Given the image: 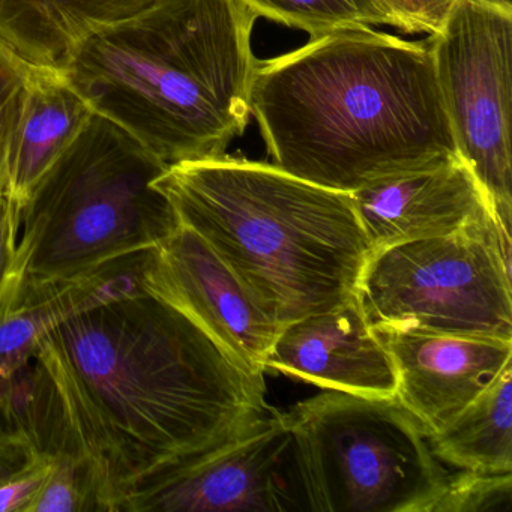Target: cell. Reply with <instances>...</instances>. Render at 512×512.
Here are the masks:
<instances>
[{
	"label": "cell",
	"instance_id": "cell-1",
	"mask_svg": "<svg viewBox=\"0 0 512 512\" xmlns=\"http://www.w3.org/2000/svg\"><path fill=\"white\" fill-rule=\"evenodd\" d=\"M34 358L52 409V455L88 464L106 512L269 410L265 374L143 289L71 317Z\"/></svg>",
	"mask_w": 512,
	"mask_h": 512
},
{
	"label": "cell",
	"instance_id": "cell-2",
	"mask_svg": "<svg viewBox=\"0 0 512 512\" xmlns=\"http://www.w3.org/2000/svg\"><path fill=\"white\" fill-rule=\"evenodd\" d=\"M251 115L275 166L355 193L457 157L430 40L338 29L257 65Z\"/></svg>",
	"mask_w": 512,
	"mask_h": 512
},
{
	"label": "cell",
	"instance_id": "cell-3",
	"mask_svg": "<svg viewBox=\"0 0 512 512\" xmlns=\"http://www.w3.org/2000/svg\"><path fill=\"white\" fill-rule=\"evenodd\" d=\"M256 20L241 0H163L80 41L61 71L166 166L223 157L251 115Z\"/></svg>",
	"mask_w": 512,
	"mask_h": 512
},
{
	"label": "cell",
	"instance_id": "cell-4",
	"mask_svg": "<svg viewBox=\"0 0 512 512\" xmlns=\"http://www.w3.org/2000/svg\"><path fill=\"white\" fill-rule=\"evenodd\" d=\"M280 329L356 301L371 247L352 194L275 164H173L152 182Z\"/></svg>",
	"mask_w": 512,
	"mask_h": 512
},
{
	"label": "cell",
	"instance_id": "cell-5",
	"mask_svg": "<svg viewBox=\"0 0 512 512\" xmlns=\"http://www.w3.org/2000/svg\"><path fill=\"white\" fill-rule=\"evenodd\" d=\"M167 167L94 113L20 208L5 314L173 235L178 215L152 185Z\"/></svg>",
	"mask_w": 512,
	"mask_h": 512
},
{
	"label": "cell",
	"instance_id": "cell-6",
	"mask_svg": "<svg viewBox=\"0 0 512 512\" xmlns=\"http://www.w3.org/2000/svg\"><path fill=\"white\" fill-rule=\"evenodd\" d=\"M284 415L310 512H430L448 478L395 397L325 389Z\"/></svg>",
	"mask_w": 512,
	"mask_h": 512
},
{
	"label": "cell",
	"instance_id": "cell-7",
	"mask_svg": "<svg viewBox=\"0 0 512 512\" xmlns=\"http://www.w3.org/2000/svg\"><path fill=\"white\" fill-rule=\"evenodd\" d=\"M356 302L376 331L512 341L511 230L490 220L373 251Z\"/></svg>",
	"mask_w": 512,
	"mask_h": 512
},
{
	"label": "cell",
	"instance_id": "cell-8",
	"mask_svg": "<svg viewBox=\"0 0 512 512\" xmlns=\"http://www.w3.org/2000/svg\"><path fill=\"white\" fill-rule=\"evenodd\" d=\"M430 44L458 155L511 230V2L458 0Z\"/></svg>",
	"mask_w": 512,
	"mask_h": 512
},
{
	"label": "cell",
	"instance_id": "cell-9",
	"mask_svg": "<svg viewBox=\"0 0 512 512\" xmlns=\"http://www.w3.org/2000/svg\"><path fill=\"white\" fill-rule=\"evenodd\" d=\"M310 512L286 415L269 409L128 499L121 512Z\"/></svg>",
	"mask_w": 512,
	"mask_h": 512
},
{
	"label": "cell",
	"instance_id": "cell-10",
	"mask_svg": "<svg viewBox=\"0 0 512 512\" xmlns=\"http://www.w3.org/2000/svg\"><path fill=\"white\" fill-rule=\"evenodd\" d=\"M140 287L187 314L245 370L266 373L280 326L196 232L181 224L145 253Z\"/></svg>",
	"mask_w": 512,
	"mask_h": 512
},
{
	"label": "cell",
	"instance_id": "cell-11",
	"mask_svg": "<svg viewBox=\"0 0 512 512\" xmlns=\"http://www.w3.org/2000/svg\"><path fill=\"white\" fill-rule=\"evenodd\" d=\"M395 398L428 436L439 433L512 367V341L382 329Z\"/></svg>",
	"mask_w": 512,
	"mask_h": 512
},
{
	"label": "cell",
	"instance_id": "cell-12",
	"mask_svg": "<svg viewBox=\"0 0 512 512\" xmlns=\"http://www.w3.org/2000/svg\"><path fill=\"white\" fill-rule=\"evenodd\" d=\"M350 194L371 251L497 220L487 193L460 155Z\"/></svg>",
	"mask_w": 512,
	"mask_h": 512
},
{
	"label": "cell",
	"instance_id": "cell-13",
	"mask_svg": "<svg viewBox=\"0 0 512 512\" xmlns=\"http://www.w3.org/2000/svg\"><path fill=\"white\" fill-rule=\"evenodd\" d=\"M265 370L364 397L397 392L391 353L356 301L283 326Z\"/></svg>",
	"mask_w": 512,
	"mask_h": 512
},
{
	"label": "cell",
	"instance_id": "cell-14",
	"mask_svg": "<svg viewBox=\"0 0 512 512\" xmlns=\"http://www.w3.org/2000/svg\"><path fill=\"white\" fill-rule=\"evenodd\" d=\"M163 0H0V43L26 64L62 70L80 41Z\"/></svg>",
	"mask_w": 512,
	"mask_h": 512
},
{
	"label": "cell",
	"instance_id": "cell-15",
	"mask_svg": "<svg viewBox=\"0 0 512 512\" xmlns=\"http://www.w3.org/2000/svg\"><path fill=\"white\" fill-rule=\"evenodd\" d=\"M92 115L61 70L34 68L8 151V194L20 208Z\"/></svg>",
	"mask_w": 512,
	"mask_h": 512
},
{
	"label": "cell",
	"instance_id": "cell-16",
	"mask_svg": "<svg viewBox=\"0 0 512 512\" xmlns=\"http://www.w3.org/2000/svg\"><path fill=\"white\" fill-rule=\"evenodd\" d=\"M143 256L145 253L62 284L0 317V388L34 359L41 340L62 323L142 289Z\"/></svg>",
	"mask_w": 512,
	"mask_h": 512
},
{
	"label": "cell",
	"instance_id": "cell-17",
	"mask_svg": "<svg viewBox=\"0 0 512 512\" xmlns=\"http://www.w3.org/2000/svg\"><path fill=\"white\" fill-rule=\"evenodd\" d=\"M428 443L440 463L457 469L512 472V367Z\"/></svg>",
	"mask_w": 512,
	"mask_h": 512
},
{
	"label": "cell",
	"instance_id": "cell-18",
	"mask_svg": "<svg viewBox=\"0 0 512 512\" xmlns=\"http://www.w3.org/2000/svg\"><path fill=\"white\" fill-rule=\"evenodd\" d=\"M256 19L272 20L289 28L322 37L338 29L388 25L376 0H241Z\"/></svg>",
	"mask_w": 512,
	"mask_h": 512
},
{
	"label": "cell",
	"instance_id": "cell-19",
	"mask_svg": "<svg viewBox=\"0 0 512 512\" xmlns=\"http://www.w3.org/2000/svg\"><path fill=\"white\" fill-rule=\"evenodd\" d=\"M103 511L94 475L85 461L53 455V466L28 512Z\"/></svg>",
	"mask_w": 512,
	"mask_h": 512
},
{
	"label": "cell",
	"instance_id": "cell-20",
	"mask_svg": "<svg viewBox=\"0 0 512 512\" xmlns=\"http://www.w3.org/2000/svg\"><path fill=\"white\" fill-rule=\"evenodd\" d=\"M430 512H512V472L448 473Z\"/></svg>",
	"mask_w": 512,
	"mask_h": 512
},
{
	"label": "cell",
	"instance_id": "cell-21",
	"mask_svg": "<svg viewBox=\"0 0 512 512\" xmlns=\"http://www.w3.org/2000/svg\"><path fill=\"white\" fill-rule=\"evenodd\" d=\"M34 68V65L26 64L0 43V194L8 193L11 136Z\"/></svg>",
	"mask_w": 512,
	"mask_h": 512
},
{
	"label": "cell",
	"instance_id": "cell-22",
	"mask_svg": "<svg viewBox=\"0 0 512 512\" xmlns=\"http://www.w3.org/2000/svg\"><path fill=\"white\" fill-rule=\"evenodd\" d=\"M389 26L407 34L434 35L442 29L458 0H376Z\"/></svg>",
	"mask_w": 512,
	"mask_h": 512
},
{
	"label": "cell",
	"instance_id": "cell-23",
	"mask_svg": "<svg viewBox=\"0 0 512 512\" xmlns=\"http://www.w3.org/2000/svg\"><path fill=\"white\" fill-rule=\"evenodd\" d=\"M53 466V455H43L22 472L0 481V512H28Z\"/></svg>",
	"mask_w": 512,
	"mask_h": 512
},
{
	"label": "cell",
	"instance_id": "cell-24",
	"mask_svg": "<svg viewBox=\"0 0 512 512\" xmlns=\"http://www.w3.org/2000/svg\"><path fill=\"white\" fill-rule=\"evenodd\" d=\"M20 230V206L8 193L0 194V317L7 310L11 272Z\"/></svg>",
	"mask_w": 512,
	"mask_h": 512
},
{
	"label": "cell",
	"instance_id": "cell-25",
	"mask_svg": "<svg viewBox=\"0 0 512 512\" xmlns=\"http://www.w3.org/2000/svg\"><path fill=\"white\" fill-rule=\"evenodd\" d=\"M37 446L22 434L14 433L0 421V481L22 472L43 457Z\"/></svg>",
	"mask_w": 512,
	"mask_h": 512
}]
</instances>
